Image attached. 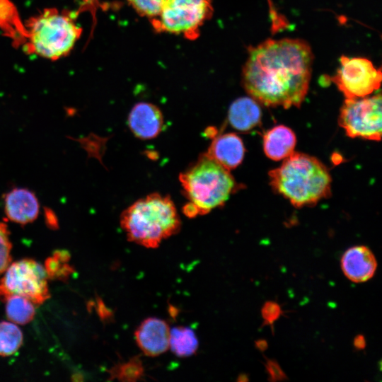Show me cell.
Masks as SVG:
<instances>
[{
  "mask_svg": "<svg viewBox=\"0 0 382 382\" xmlns=\"http://www.w3.org/2000/svg\"><path fill=\"white\" fill-rule=\"evenodd\" d=\"M313 61L311 47L301 39H267L248 49L242 85L265 106L299 107L308 91Z\"/></svg>",
  "mask_w": 382,
  "mask_h": 382,
  "instance_id": "obj_1",
  "label": "cell"
},
{
  "mask_svg": "<svg viewBox=\"0 0 382 382\" xmlns=\"http://www.w3.org/2000/svg\"><path fill=\"white\" fill-rule=\"evenodd\" d=\"M272 188L295 207L311 206L330 195L331 176L318 158L294 151L269 172Z\"/></svg>",
  "mask_w": 382,
  "mask_h": 382,
  "instance_id": "obj_2",
  "label": "cell"
},
{
  "mask_svg": "<svg viewBox=\"0 0 382 382\" xmlns=\"http://www.w3.org/2000/svg\"><path fill=\"white\" fill-rule=\"evenodd\" d=\"M120 224L128 241L148 248L177 234L181 221L168 195L154 192L138 199L121 214Z\"/></svg>",
  "mask_w": 382,
  "mask_h": 382,
  "instance_id": "obj_3",
  "label": "cell"
},
{
  "mask_svg": "<svg viewBox=\"0 0 382 382\" xmlns=\"http://www.w3.org/2000/svg\"><path fill=\"white\" fill-rule=\"evenodd\" d=\"M179 180L189 201L183 212L190 218L223 206L237 185L229 170L205 154L180 173Z\"/></svg>",
  "mask_w": 382,
  "mask_h": 382,
  "instance_id": "obj_4",
  "label": "cell"
},
{
  "mask_svg": "<svg viewBox=\"0 0 382 382\" xmlns=\"http://www.w3.org/2000/svg\"><path fill=\"white\" fill-rule=\"evenodd\" d=\"M76 13L55 8H45L24 24L23 45L28 54L51 60L66 56L79 39L82 28L76 23Z\"/></svg>",
  "mask_w": 382,
  "mask_h": 382,
  "instance_id": "obj_5",
  "label": "cell"
},
{
  "mask_svg": "<svg viewBox=\"0 0 382 382\" xmlns=\"http://www.w3.org/2000/svg\"><path fill=\"white\" fill-rule=\"evenodd\" d=\"M213 12L212 0H167L159 13L149 20L157 33L183 35L194 40Z\"/></svg>",
  "mask_w": 382,
  "mask_h": 382,
  "instance_id": "obj_6",
  "label": "cell"
},
{
  "mask_svg": "<svg viewBox=\"0 0 382 382\" xmlns=\"http://www.w3.org/2000/svg\"><path fill=\"white\" fill-rule=\"evenodd\" d=\"M0 279V299L13 295L25 297L34 304H41L50 295L45 267L35 260L22 259L9 265Z\"/></svg>",
  "mask_w": 382,
  "mask_h": 382,
  "instance_id": "obj_7",
  "label": "cell"
},
{
  "mask_svg": "<svg viewBox=\"0 0 382 382\" xmlns=\"http://www.w3.org/2000/svg\"><path fill=\"white\" fill-rule=\"evenodd\" d=\"M381 95L345 98L338 122L351 138L380 141L381 138Z\"/></svg>",
  "mask_w": 382,
  "mask_h": 382,
  "instance_id": "obj_8",
  "label": "cell"
},
{
  "mask_svg": "<svg viewBox=\"0 0 382 382\" xmlns=\"http://www.w3.org/2000/svg\"><path fill=\"white\" fill-rule=\"evenodd\" d=\"M340 66L335 75L329 78L345 98H359L368 96L379 89L381 83V69L364 57L341 56Z\"/></svg>",
  "mask_w": 382,
  "mask_h": 382,
  "instance_id": "obj_9",
  "label": "cell"
},
{
  "mask_svg": "<svg viewBox=\"0 0 382 382\" xmlns=\"http://www.w3.org/2000/svg\"><path fill=\"white\" fill-rule=\"evenodd\" d=\"M127 125L138 139L147 140L156 138L163 130V115L156 105L140 102L135 104L129 113Z\"/></svg>",
  "mask_w": 382,
  "mask_h": 382,
  "instance_id": "obj_10",
  "label": "cell"
},
{
  "mask_svg": "<svg viewBox=\"0 0 382 382\" xmlns=\"http://www.w3.org/2000/svg\"><path fill=\"white\" fill-rule=\"evenodd\" d=\"M134 337L144 354L156 357L169 348L170 328L163 320L148 318L137 328Z\"/></svg>",
  "mask_w": 382,
  "mask_h": 382,
  "instance_id": "obj_11",
  "label": "cell"
},
{
  "mask_svg": "<svg viewBox=\"0 0 382 382\" xmlns=\"http://www.w3.org/2000/svg\"><path fill=\"white\" fill-rule=\"evenodd\" d=\"M4 212L8 220L25 225L34 221L40 212V203L31 190L15 187L4 197Z\"/></svg>",
  "mask_w": 382,
  "mask_h": 382,
  "instance_id": "obj_12",
  "label": "cell"
},
{
  "mask_svg": "<svg viewBox=\"0 0 382 382\" xmlns=\"http://www.w3.org/2000/svg\"><path fill=\"white\" fill-rule=\"evenodd\" d=\"M341 267L348 279L355 283H361L374 275L377 261L368 247L357 245L344 253L341 258Z\"/></svg>",
  "mask_w": 382,
  "mask_h": 382,
  "instance_id": "obj_13",
  "label": "cell"
},
{
  "mask_svg": "<svg viewBox=\"0 0 382 382\" xmlns=\"http://www.w3.org/2000/svg\"><path fill=\"white\" fill-rule=\"evenodd\" d=\"M245 147L242 139L236 134L216 135L205 154L226 169L237 168L243 161Z\"/></svg>",
  "mask_w": 382,
  "mask_h": 382,
  "instance_id": "obj_14",
  "label": "cell"
},
{
  "mask_svg": "<svg viewBox=\"0 0 382 382\" xmlns=\"http://www.w3.org/2000/svg\"><path fill=\"white\" fill-rule=\"evenodd\" d=\"M296 138L288 127L277 125L263 136V149L266 156L274 161L284 159L294 151Z\"/></svg>",
  "mask_w": 382,
  "mask_h": 382,
  "instance_id": "obj_15",
  "label": "cell"
},
{
  "mask_svg": "<svg viewBox=\"0 0 382 382\" xmlns=\"http://www.w3.org/2000/svg\"><path fill=\"white\" fill-rule=\"evenodd\" d=\"M261 115L260 108L255 100L251 97H241L231 104L228 119L234 129L247 132L260 122Z\"/></svg>",
  "mask_w": 382,
  "mask_h": 382,
  "instance_id": "obj_16",
  "label": "cell"
},
{
  "mask_svg": "<svg viewBox=\"0 0 382 382\" xmlns=\"http://www.w3.org/2000/svg\"><path fill=\"white\" fill-rule=\"evenodd\" d=\"M0 30L12 40L14 46L24 44L25 28L16 6L10 0H0Z\"/></svg>",
  "mask_w": 382,
  "mask_h": 382,
  "instance_id": "obj_17",
  "label": "cell"
},
{
  "mask_svg": "<svg viewBox=\"0 0 382 382\" xmlns=\"http://www.w3.org/2000/svg\"><path fill=\"white\" fill-rule=\"evenodd\" d=\"M169 348L178 357H190L197 350L198 340L191 328L174 327L170 329Z\"/></svg>",
  "mask_w": 382,
  "mask_h": 382,
  "instance_id": "obj_18",
  "label": "cell"
},
{
  "mask_svg": "<svg viewBox=\"0 0 382 382\" xmlns=\"http://www.w3.org/2000/svg\"><path fill=\"white\" fill-rule=\"evenodd\" d=\"M6 303V314L11 322L25 325L30 322L35 314L34 303L28 299L13 295L7 297Z\"/></svg>",
  "mask_w": 382,
  "mask_h": 382,
  "instance_id": "obj_19",
  "label": "cell"
},
{
  "mask_svg": "<svg viewBox=\"0 0 382 382\" xmlns=\"http://www.w3.org/2000/svg\"><path fill=\"white\" fill-rule=\"evenodd\" d=\"M23 333L14 323L0 322V355L10 356L16 352L23 343Z\"/></svg>",
  "mask_w": 382,
  "mask_h": 382,
  "instance_id": "obj_20",
  "label": "cell"
},
{
  "mask_svg": "<svg viewBox=\"0 0 382 382\" xmlns=\"http://www.w3.org/2000/svg\"><path fill=\"white\" fill-rule=\"evenodd\" d=\"M144 373L142 362L139 357H134L128 361L117 364L110 371L111 379L121 381H137Z\"/></svg>",
  "mask_w": 382,
  "mask_h": 382,
  "instance_id": "obj_21",
  "label": "cell"
},
{
  "mask_svg": "<svg viewBox=\"0 0 382 382\" xmlns=\"http://www.w3.org/2000/svg\"><path fill=\"white\" fill-rule=\"evenodd\" d=\"M69 254L64 250H58L47 259L45 265L47 277L50 279H65L72 272V268L67 263Z\"/></svg>",
  "mask_w": 382,
  "mask_h": 382,
  "instance_id": "obj_22",
  "label": "cell"
},
{
  "mask_svg": "<svg viewBox=\"0 0 382 382\" xmlns=\"http://www.w3.org/2000/svg\"><path fill=\"white\" fill-rule=\"evenodd\" d=\"M167 0H127L138 15L149 19L156 17Z\"/></svg>",
  "mask_w": 382,
  "mask_h": 382,
  "instance_id": "obj_23",
  "label": "cell"
},
{
  "mask_svg": "<svg viewBox=\"0 0 382 382\" xmlns=\"http://www.w3.org/2000/svg\"><path fill=\"white\" fill-rule=\"evenodd\" d=\"M6 224L0 222V274L4 272L11 261V242Z\"/></svg>",
  "mask_w": 382,
  "mask_h": 382,
  "instance_id": "obj_24",
  "label": "cell"
},
{
  "mask_svg": "<svg viewBox=\"0 0 382 382\" xmlns=\"http://www.w3.org/2000/svg\"><path fill=\"white\" fill-rule=\"evenodd\" d=\"M284 313L279 303L274 301H269L264 303L261 314L264 320V325L272 327L274 323Z\"/></svg>",
  "mask_w": 382,
  "mask_h": 382,
  "instance_id": "obj_25",
  "label": "cell"
},
{
  "mask_svg": "<svg viewBox=\"0 0 382 382\" xmlns=\"http://www.w3.org/2000/svg\"><path fill=\"white\" fill-rule=\"evenodd\" d=\"M265 366L268 374L270 381L276 382L287 379L286 374L283 371L280 365L277 361L266 359Z\"/></svg>",
  "mask_w": 382,
  "mask_h": 382,
  "instance_id": "obj_26",
  "label": "cell"
},
{
  "mask_svg": "<svg viewBox=\"0 0 382 382\" xmlns=\"http://www.w3.org/2000/svg\"><path fill=\"white\" fill-rule=\"evenodd\" d=\"M354 347L358 350H361L366 347V340L362 335H357L354 339Z\"/></svg>",
  "mask_w": 382,
  "mask_h": 382,
  "instance_id": "obj_27",
  "label": "cell"
},
{
  "mask_svg": "<svg viewBox=\"0 0 382 382\" xmlns=\"http://www.w3.org/2000/svg\"><path fill=\"white\" fill-rule=\"evenodd\" d=\"M255 347L261 352H264L267 349L268 344L265 340H258L255 342Z\"/></svg>",
  "mask_w": 382,
  "mask_h": 382,
  "instance_id": "obj_28",
  "label": "cell"
},
{
  "mask_svg": "<svg viewBox=\"0 0 382 382\" xmlns=\"http://www.w3.org/2000/svg\"><path fill=\"white\" fill-rule=\"evenodd\" d=\"M248 376L245 375V374H241L239 377H238V381H248Z\"/></svg>",
  "mask_w": 382,
  "mask_h": 382,
  "instance_id": "obj_29",
  "label": "cell"
},
{
  "mask_svg": "<svg viewBox=\"0 0 382 382\" xmlns=\"http://www.w3.org/2000/svg\"><path fill=\"white\" fill-rule=\"evenodd\" d=\"M86 4L93 6V3L95 0H83Z\"/></svg>",
  "mask_w": 382,
  "mask_h": 382,
  "instance_id": "obj_30",
  "label": "cell"
}]
</instances>
